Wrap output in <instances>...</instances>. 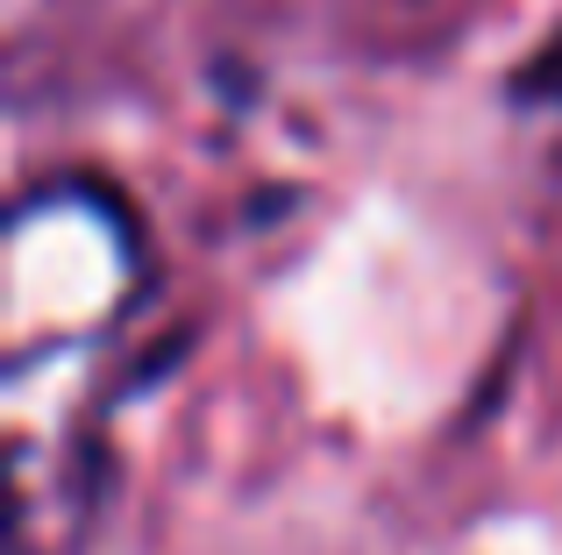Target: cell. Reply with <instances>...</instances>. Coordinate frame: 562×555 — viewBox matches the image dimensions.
I'll use <instances>...</instances> for the list:
<instances>
[{
	"label": "cell",
	"mask_w": 562,
	"mask_h": 555,
	"mask_svg": "<svg viewBox=\"0 0 562 555\" xmlns=\"http://www.w3.org/2000/svg\"><path fill=\"white\" fill-rule=\"evenodd\" d=\"M506 100L513 107H562V22L506 71Z\"/></svg>",
	"instance_id": "obj_1"
}]
</instances>
